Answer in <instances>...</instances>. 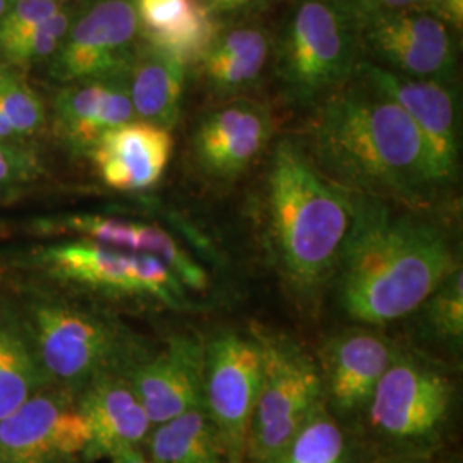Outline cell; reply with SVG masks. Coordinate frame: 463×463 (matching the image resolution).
<instances>
[{
    "mask_svg": "<svg viewBox=\"0 0 463 463\" xmlns=\"http://www.w3.org/2000/svg\"><path fill=\"white\" fill-rule=\"evenodd\" d=\"M457 400V383L447 367L402 347L381 376L357 436H365L380 457L432 458L453 428Z\"/></svg>",
    "mask_w": 463,
    "mask_h": 463,
    "instance_id": "5b68a950",
    "label": "cell"
},
{
    "mask_svg": "<svg viewBox=\"0 0 463 463\" xmlns=\"http://www.w3.org/2000/svg\"><path fill=\"white\" fill-rule=\"evenodd\" d=\"M187 67L158 50L136 55L128 69V88L134 116L172 129L181 114Z\"/></svg>",
    "mask_w": 463,
    "mask_h": 463,
    "instance_id": "44dd1931",
    "label": "cell"
},
{
    "mask_svg": "<svg viewBox=\"0 0 463 463\" xmlns=\"http://www.w3.org/2000/svg\"><path fill=\"white\" fill-rule=\"evenodd\" d=\"M355 72L411 117L441 177L445 183H451L458 172L460 131L457 99L449 81L402 76L365 59L359 62Z\"/></svg>",
    "mask_w": 463,
    "mask_h": 463,
    "instance_id": "5bb4252c",
    "label": "cell"
},
{
    "mask_svg": "<svg viewBox=\"0 0 463 463\" xmlns=\"http://www.w3.org/2000/svg\"><path fill=\"white\" fill-rule=\"evenodd\" d=\"M11 71H13L11 67L5 66V64H0V81H2V80H4Z\"/></svg>",
    "mask_w": 463,
    "mask_h": 463,
    "instance_id": "74e56055",
    "label": "cell"
},
{
    "mask_svg": "<svg viewBox=\"0 0 463 463\" xmlns=\"http://www.w3.org/2000/svg\"><path fill=\"white\" fill-rule=\"evenodd\" d=\"M359 50V24L336 2L302 0L277 50L283 93L300 107H317L352 80Z\"/></svg>",
    "mask_w": 463,
    "mask_h": 463,
    "instance_id": "8992f818",
    "label": "cell"
},
{
    "mask_svg": "<svg viewBox=\"0 0 463 463\" xmlns=\"http://www.w3.org/2000/svg\"><path fill=\"white\" fill-rule=\"evenodd\" d=\"M9 323H11V316H0V350L4 347L5 335L9 330Z\"/></svg>",
    "mask_w": 463,
    "mask_h": 463,
    "instance_id": "d590c367",
    "label": "cell"
},
{
    "mask_svg": "<svg viewBox=\"0 0 463 463\" xmlns=\"http://www.w3.org/2000/svg\"><path fill=\"white\" fill-rule=\"evenodd\" d=\"M261 348V384L250 419L246 462L269 463L325 403L315 355L283 333L250 328Z\"/></svg>",
    "mask_w": 463,
    "mask_h": 463,
    "instance_id": "ba28073f",
    "label": "cell"
},
{
    "mask_svg": "<svg viewBox=\"0 0 463 463\" xmlns=\"http://www.w3.org/2000/svg\"><path fill=\"white\" fill-rule=\"evenodd\" d=\"M90 441L76 395L43 384L0 420V463H90Z\"/></svg>",
    "mask_w": 463,
    "mask_h": 463,
    "instance_id": "30bf717a",
    "label": "cell"
},
{
    "mask_svg": "<svg viewBox=\"0 0 463 463\" xmlns=\"http://www.w3.org/2000/svg\"><path fill=\"white\" fill-rule=\"evenodd\" d=\"M266 244L287 292L315 309L335 279L354 218V193L333 183L292 139L271 151Z\"/></svg>",
    "mask_w": 463,
    "mask_h": 463,
    "instance_id": "3957f363",
    "label": "cell"
},
{
    "mask_svg": "<svg viewBox=\"0 0 463 463\" xmlns=\"http://www.w3.org/2000/svg\"><path fill=\"white\" fill-rule=\"evenodd\" d=\"M374 463H434L432 458L428 457H402V455H390V457H380V460Z\"/></svg>",
    "mask_w": 463,
    "mask_h": 463,
    "instance_id": "e575fe53",
    "label": "cell"
},
{
    "mask_svg": "<svg viewBox=\"0 0 463 463\" xmlns=\"http://www.w3.org/2000/svg\"><path fill=\"white\" fill-rule=\"evenodd\" d=\"M71 26V16L66 11H59L43 23L16 34L0 43V53L11 64H28L53 55Z\"/></svg>",
    "mask_w": 463,
    "mask_h": 463,
    "instance_id": "83f0119b",
    "label": "cell"
},
{
    "mask_svg": "<svg viewBox=\"0 0 463 463\" xmlns=\"http://www.w3.org/2000/svg\"><path fill=\"white\" fill-rule=\"evenodd\" d=\"M110 460H112V463H158L151 460L148 455L143 453L139 448L120 451V453L114 455Z\"/></svg>",
    "mask_w": 463,
    "mask_h": 463,
    "instance_id": "836d02e7",
    "label": "cell"
},
{
    "mask_svg": "<svg viewBox=\"0 0 463 463\" xmlns=\"http://www.w3.org/2000/svg\"><path fill=\"white\" fill-rule=\"evenodd\" d=\"M400 348L386 333L367 325L336 331L319 348L316 361L325 405L352 432L357 434L381 376Z\"/></svg>",
    "mask_w": 463,
    "mask_h": 463,
    "instance_id": "8fae6325",
    "label": "cell"
},
{
    "mask_svg": "<svg viewBox=\"0 0 463 463\" xmlns=\"http://www.w3.org/2000/svg\"><path fill=\"white\" fill-rule=\"evenodd\" d=\"M0 116L9 122L17 141L38 133L47 118L45 105L38 93L14 71L0 81Z\"/></svg>",
    "mask_w": 463,
    "mask_h": 463,
    "instance_id": "4316f807",
    "label": "cell"
},
{
    "mask_svg": "<svg viewBox=\"0 0 463 463\" xmlns=\"http://www.w3.org/2000/svg\"><path fill=\"white\" fill-rule=\"evenodd\" d=\"M430 14L441 19L451 32H462L463 26V0H428ZM426 4V5H428ZM424 9V7H420Z\"/></svg>",
    "mask_w": 463,
    "mask_h": 463,
    "instance_id": "1f68e13d",
    "label": "cell"
},
{
    "mask_svg": "<svg viewBox=\"0 0 463 463\" xmlns=\"http://www.w3.org/2000/svg\"><path fill=\"white\" fill-rule=\"evenodd\" d=\"M397 206L354 194V218L333 280L342 311L359 325L380 328L414 315L460 266L439 225Z\"/></svg>",
    "mask_w": 463,
    "mask_h": 463,
    "instance_id": "7a4b0ae2",
    "label": "cell"
},
{
    "mask_svg": "<svg viewBox=\"0 0 463 463\" xmlns=\"http://www.w3.org/2000/svg\"><path fill=\"white\" fill-rule=\"evenodd\" d=\"M268 53L269 42L265 32L239 28L231 33L218 34L199 61V66L212 90L220 95H229L258 81Z\"/></svg>",
    "mask_w": 463,
    "mask_h": 463,
    "instance_id": "603a6c76",
    "label": "cell"
},
{
    "mask_svg": "<svg viewBox=\"0 0 463 463\" xmlns=\"http://www.w3.org/2000/svg\"><path fill=\"white\" fill-rule=\"evenodd\" d=\"M203 374L204 340L187 333L170 336L126 373L153 426L203 405Z\"/></svg>",
    "mask_w": 463,
    "mask_h": 463,
    "instance_id": "2e32d148",
    "label": "cell"
},
{
    "mask_svg": "<svg viewBox=\"0 0 463 463\" xmlns=\"http://www.w3.org/2000/svg\"><path fill=\"white\" fill-rule=\"evenodd\" d=\"M14 2H16V0H0V19L11 9V5H13Z\"/></svg>",
    "mask_w": 463,
    "mask_h": 463,
    "instance_id": "8d00e7d4",
    "label": "cell"
},
{
    "mask_svg": "<svg viewBox=\"0 0 463 463\" xmlns=\"http://www.w3.org/2000/svg\"><path fill=\"white\" fill-rule=\"evenodd\" d=\"M260 384L261 348L254 331L222 330L204 340L203 405L220 430L232 463H246Z\"/></svg>",
    "mask_w": 463,
    "mask_h": 463,
    "instance_id": "9c48e42d",
    "label": "cell"
},
{
    "mask_svg": "<svg viewBox=\"0 0 463 463\" xmlns=\"http://www.w3.org/2000/svg\"><path fill=\"white\" fill-rule=\"evenodd\" d=\"M42 174L38 155L14 141H0V199L34 183Z\"/></svg>",
    "mask_w": 463,
    "mask_h": 463,
    "instance_id": "f1b7e54d",
    "label": "cell"
},
{
    "mask_svg": "<svg viewBox=\"0 0 463 463\" xmlns=\"http://www.w3.org/2000/svg\"><path fill=\"white\" fill-rule=\"evenodd\" d=\"M359 36L376 66L419 80L451 81L455 74L451 30L426 9L369 17L359 24Z\"/></svg>",
    "mask_w": 463,
    "mask_h": 463,
    "instance_id": "7c38bea8",
    "label": "cell"
},
{
    "mask_svg": "<svg viewBox=\"0 0 463 463\" xmlns=\"http://www.w3.org/2000/svg\"><path fill=\"white\" fill-rule=\"evenodd\" d=\"M143 447L158 463H232L227 445L204 405L155 424Z\"/></svg>",
    "mask_w": 463,
    "mask_h": 463,
    "instance_id": "7402d4cb",
    "label": "cell"
},
{
    "mask_svg": "<svg viewBox=\"0 0 463 463\" xmlns=\"http://www.w3.org/2000/svg\"><path fill=\"white\" fill-rule=\"evenodd\" d=\"M47 381L43 378L28 340L11 316L4 347L0 350V420L17 411Z\"/></svg>",
    "mask_w": 463,
    "mask_h": 463,
    "instance_id": "d4e9b609",
    "label": "cell"
},
{
    "mask_svg": "<svg viewBox=\"0 0 463 463\" xmlns=\"http://www.w3.org/2000/svg\"><path fill=\"white\" fill-rule=\"evenodd\" d=\"M52 2H57V4H61V2H62V0H52Z\"/></svg>",
    "mask_w": 463,
    "mask_h": 463,
    "instance_id": "f35d334b",
    "label": "cell"
},
{
    "mask_svg": "<svg viewBox=\"0 0 463 463\" xmlns=\"http://www.w3.org/2000/svg\"><path fill=\"white\" fill-rule=\"evenodd\" d=\"M174 149L170 129L145 120H129L103 134L90 149L101 181L134 193L153 187L165 174Z\"/></svg>",
    "mask_w": 463,
    "mask_h": 463,
    "instance_id": "e0dca14e",
    "label": "cell"
},
{
    "mask_svg": "<svg viewBox=\"0 0 463 463\" xmlns=\"http://www.w3.org/2000/svg\"><path fill=\"white\" fill-rule=\"evenodd\" d=\"M61 9V4L52 0H16L0 19V43L43 23Z\"/></svg>",
    "mask_w": 463,
    "mask_h": 463,
    "instance_id": "f546056e",
    "label": "cell"
},
{
    "mask_svg": "<svg viewBox=\"0 0 463 463\" xmlns=\"http://www.w3.org/2000/svg\"><path fill=\"white\" fill-rule=\"evenodd\" d=\"M148 47L179 61L199 64L218 36L216 17L201 0H134Z\"/></svg>",
    "mask_w": 463,
    "mask_h": 463,
    "instance_id": "ffe728a7",
    "label": "cell"
},
{
    "mask_svg": "<svg viewBox=\"0 0 463 463\" xmlns=\"http://www.w3.org/2000/svg\"><path fill=\"white\" fill-rule=\"evenodd\" d=\"M203 5L213 14V16H222V14H231L244 9L254 0H201Z\"/></svg>",
    "mask_w": 463,
    "mask_h": 463,
    "instance_id": "d6a6232c",
    "label": "cell"
},
{
    "mask_svg": "<svg viewBox=\"0 0 463 463\" xmlns=\"http://www.w3.org/2000/svg\"><path fill=\"white\" fill-rule=\"evenodd\" d=\"M316 109L309 155L333 183L409 210L447 185L411 117L357 72Z\"/></svg>",
    "mask_w": 463,
    "mask_h": 463,
    "instance_id": "6da1fadb",
    "label": "cell"
},
{
    "mask_svg": "<svg viewBox=\"0 0 463 463\" xmlns=\"http://www.w3.org/2000/svg\"><path fill=\"white\" fill-rule=\"evenodd\" d=\"M76 402L91 434L90 463L143 447L153 428L131 383L122 373L91 381L76 395Z\"/></svg>",
    "mask_w": 463,
    "mask_h": 463,
    "instance_id": "ac0fdd59",
    "label": "cell"
},
{
    "mask_svg": "<svg viewBox=\"0 0 463 463\" xmlns=\"http://www.w3.org/2000/svg\"><path fill=\"white\" fill-rule=\"evenodd\" d=\"M34 261L50 279L114 300H134L185 311L194 307L191 290L155 256L72 241L40 249Z\"/></svg>",
    "mask_w": 463,
    "mask_h": 463,
    "instance_id": "52a82bcc",
    "label": "cell"
},
{
    "mask_svg": "<svg viewBox=\"0 0 463 463\" xmlns=\"http://www.w3.org/2000/svg\"><path fill=\"white\" fill-rule=\"evenodd\" d=\"M273 118L268 107L237 99L203 117L193 133V160L216 183L237 179L268 146Z\"/></svg>",
    "mask_w": 463,
    "mask_h": 463,
    "instance_id": "9a60e30c",
    "label": "cell"
},
{
    "mask_svg": "<svg viewBox=\"0 0 463 463\" xmlns=\"http://www.w3.org/2000/svg\"><path fill=\"white\" fill-rule=\"evenodd\" d=\"M53 117L55 129L67 145L90 153L103 134L136 117L128 88V72L69 84L53 99Z\"/></svg>",
    "mask_w": 463,
    "mask_h": 463,
    "instance_id": "d6986e66",
    "label": "cell"
},
{
    "mask_svg": "<svg viewBox=\"0 0 463 463\" xmlns=\"http://www.w3.org/2000/svg\"><path fill=\"white\" fill-rule=\"evenodd\" d=\"M137 28L131 0H101L67 32L53 53L52 78L71 84L126 74L136 57Z\"/></svg>",
    "mask_w": 463,
    "mask_h": 463,
    "instance_id": "4fadbf2b",
    "label": "cell"
},
{
    "mask_svg": "<svg viewBox=\"0 0 463 463\" xmlns=\"http://www.w3.org/2000/svg\"><path fill=\"white\" fill-rule=\"evenodd\" d=\"M415 313L420 316V331L430 342L451 352V355H460L463 344L462 266L453 269Z\"/></svg>",
    "mask_w": 463,
    "mask_h": 463,
    "instance_id": "484cf974",
    "label": "cell"
},
{
    "mask_svg": "<svg viewBox=\"0 0 463 463\" xmlns=\"http://www.w3.org/2000/svg\"><path fill=\"white\" fill-rule=\"evenodd\" d=\"M269 463H359L357 434L323 403Z\"/></svg>",
    "mask_w": 463,
    "mask_h": 463,
    "instance_id": "cb8c5ba5",
    "label": "cell"
},
{
    "mask_svg": "<svg viewBox=\"0 0 463 463\" xmlns=\"http://www.w3.org/2000/svg\"><path fill=\"white\" fill-rule=\"evenodd\" d=\"M47 384L78 395L105 374H126L155 348L112 311L80 298L36 292L16 316Z\"/></svg>",
    "mask_w": 463,
    "mask_h": 463,
    "instance_id": "277c9868",
    "label": "cell"
},
{
    "mask_svg": "<svg viewBox=\"0 0 463 463\" xmlns=\"http://www.w3.org/2000/svg\"><path fill=\"white\" fill-rule=\"evenodd\" d=\"M333 2H336L348 16L354 17L357 24L378 14L419 9L428 4V0H333Z\"/></svg>",
    "mask_w": 463,
    "mask_h": 463,
    "instance_id": "4dcf8cb0",
    "label": "cell"
}]
</instances>
